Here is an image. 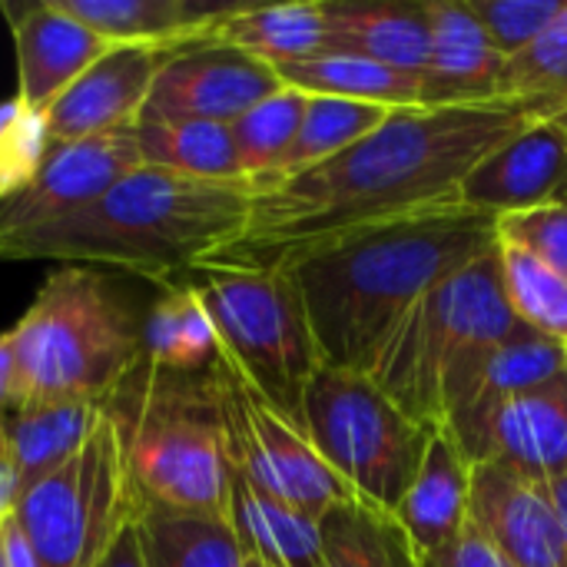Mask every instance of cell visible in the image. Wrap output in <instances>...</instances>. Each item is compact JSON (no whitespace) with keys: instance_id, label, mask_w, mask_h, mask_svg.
Listing matches in <instances>:
<instances>
[{"instance_id":"9a60e30c","label":"cell","mask_w":567,"mask_h":567,"mask_svg":"<svg viewBox=\"0 0 567 567\" xmlns=\"http://www.w3.org/2000/svg\"><path fill=\"white\" fill-rule=\"evenodd\" d=\"M468 522L512 567H565L548 488L502 462H482L472 468Z\"/></svg>"},{"instance_id":"836d02e7","label":"cell","mask_w":567,"mask_h":567,"mask_svg":"<svg viewBox=\"0 0 567 567\" xmlns=\"http://www.w3.org/2000/svg\"><path fill=\"white\" fill-rule=\"evenodd\" d=\"M50 146L47 113L30 110L17 96L0 103V199L17 196L40 173Z\"/></svg>"},{"instance_id":"4dcf8cb0","label":"cell","mask_w":567,"mask_h":567,"mask_svg":"<svg viewBox=\"0 0 567 567\" xmlns=\"http://www.w3.org/2000/svg\"><path fill=\"white\" fill-rule=\"evenodd\" d=\"M326 567H422L392 515L349 502L319 518Z\"/></svg>"},{"instance_id":"ac0fdd59","label":"cell","mask_w":567,"mask_h":567,"mask_svg":"<svg viewBox=\"0 0 567 567\" xmlns=\"http://www.w3.org/2000/svg\"><path fill=\"white\" fill-rule=\"evenodd\" d=\"M429 66L422 106H468L502 100L508 56L492 43L465 0H425Z\"/></svg>"},{"instance_id":"603a6c76","label":"cell","mask_w":567,"mask_h":567,"mask_svg":"<svg viewBox=\"0 0 567 567\" xmlns=\"http://www.w3.org/2000/svg\"><path fill=\"white\" fill-rule=\"evenodd\" d=\"M535 482L567 475V379L565 372L512 399L492 432V458Z\"/></svg>"},{"instance_id":"7bdbcfd3","label":"cell","mask_w":567,"mask_h":567,"mask_svg":"<svg viewBox=\"0 0 567 567\" xmlns=\"http://www.w3.org/2000/svg\"><path fill=\"white\" fill-rule=\"evenodd\" d=\"M545 488H548V498H551V508H555V518H558V532H561V548H565L567 567V475L545 482Z\"/></svg>"},{"instance_id":"d4e9b609","label":"cell","mask_w":567,"mask_h":567,"mask_svg":"<svg viewBox=\"0 0 567 567\" xmlns=\"http://www.w3.org/2000/svg\"><path fill=\"white\" fill-rule=\"evenodd\" d=\"M103 405L93 402H27L0 429L13 458L20 495L60 472L96 432Z\"/></svg>"},{"instance_id":"f35d334b","label":"cell","mask_w":567,"mask_h":567,"mask_svg":"<svg viewBox=\"0 0 567 567\" xmlns=\"http://www.w3.org/2000/svg\"><path fill=\"white\" fill-rule=\"evenodd\" d=\"M17 412V359H13V336L0 332V429Z\"/></svg>"},{"instance_id":"74e56055","label":"cell","mask_w":567,"mask_h":567,"mask_svg":"<svg viewBox=\"0 0 567 567\" xmlns=\"http://www.w3.org/2000/svg\"><path fill=\"white\" fill-rule=\"evenodd\" d=\"M422 567H512L498 548L468 522L455 542H449L442 551H435L429 561H422Z\"/></svg>"},{"instance_id":"ee69618b","label":"cell","mask_w":567,"mask_h":567,"mask_svg":"<svg viewBox=\"0 0 567 567\" xmlns=\"http://www.w3.org/2000/svg\"><path fill=\"white\" fill-rule=\"evenodd\" d=\"M0 567H10V565H7V542H3V522H0Z\"/></svg>"},{"instance_id":"277c9868","label":"cell","mask_w":567,"mask_h":567,"mask_svg":"<svg viewBox=\"0 0 567 567\" xmlns=\"http://www.w3.org/2000/svg\"><path fill=\"white\" fill-rule=\"evenodd\" d=\"M136 508L226 518L229 452L209 369H166L140 352L103 402Z\"/></svg>"},{"instance_id":"9c48e42d","label":"cell","mask_w":567,"mask_h":567,"mask_svg":"<svg viewBox=\"0 0 567 567\" xmlns=\"http://www.w3.org/2000/svg\"><path fill=\"white\" fill-rule=\"evenodd\" d=\"M136 512L120 439L103 412L90 442L17 498L13 522L37 567H100Z\"/></svg>"},{"instance_id":"83f0119b","label":"cell","mask_w":567,"mask_h":567,"mask_svg":"<svg viewBox=\"0 0 567 567\" xmlns=\"http://www.w3.org/2000/svg\"><path fill=\"white\" fill-rule=\"evenodd\" d=\"M136 146L143 166L179 173L189 179H246L223 123L206 120H140Z\"/></svg>"},{"instance_id":"d6986e66","label":"cell","mask_w":567,"mask_h":567,"mask_svg":"<svg viewBox=\"0 0 567 567\" xmlns=\"http://www.w3.org/2000/svg\"><path fill=\"white\" fill-rule=\"evenodd\" d=\"M472 468L475 465L462 455V449L449 435L439 432L432 439L412 488L392 512L395 525L405 532L419 561H429L435 551L455 542L458 532L468 525Z\"/></svg>"},{"instance_id":"7402d4cb","label":"cell","mask_w":567,"mask_h":567,"mask_svg":"<svg viewBox=\"0 0 567 567\" xmlns=\"http://www.w3.org/2000/svg\"><path fill=\"white\" fill-rule=\"evenodd\" d=\"M226 522L249 561L266 567H326L319 518L266 495L236 468L229 472Z\"/></svg>"},{"instance_id":"7c38bea8","label":"cell","mask_w":567,"mask_h":567,"mask_svg":"<svg viewBox=\"0 0 567 567\" xmlns=\"http://www.w3.org/2000/svg\"><path fill=\"white\" fill-rule=\"evenodd\" d=\"M276 90L282 83L259 56L219 40H199L163 56L140 120H206L229 126Z\"/></svg>"},{"instance_id":"6da1fadb","label":"cell","mask_w":567,"mask_h":567,"mask_svg":"<svg viewBox=\"0 0 567 567\" xmlns=\"http://www.w3.org/2000/svg\"><path fill=\"white\" fill-rule=\"evenodd\" d=\"M565 110L551 96L395 110L346 153L286 179L252 183L249 226L213 266L269 269L372 226L462 206V183L488 153Z\"/></svg>"},{"instance_id":"ffe728a7","label":"cell","mask_w":567,"mask_h":567,"mask_svg":"<svg viewBox=\"0 0 567 567\" xmlns=\"http://www.w3.org/2000/svg\"><path fill=\"white\" fill-rule=\"evenodd\" d=\"M66 13L86 23L113 47L179 50L209 40L216 23L236 3L203 0H60Z\"/></svg>"},{"instance_id":"7dc6e473","label":"cell","mask_w":567,"mask_h":567,"mask_svg":"<svg viewBox=\"0 0 567 567\" xmlns=\"http://www.w3.org/2000/svg\"><path fill=\"white\" fill-rule=\"evenodd\" d=\"M565 379H567V342H565Z\"/></svg>"},{"instance_id":"d6a6232c","label":"cell","mask_w":567,"mask_h":567,"mask_svg":"<svg viewBox=\"0 0 567 567\" xmlns=\"http://www.w3.org/2000/svg\"><path fill=\"white\" fill-rule=\"evenodd\" d=\"M498 269L515 319L555 342H567V279L522 249L498 243Z\"/></svg>"},{"instance_id":"5bb4252c","label":"cell","mask_w":567,"mask_h":567,"mask_svg":"<svg viewBox=\"0 0 567 567\" xmlns=\"http://www.w3.org/2000/svg\"><path fill=\"white\" fill-rule=\"evenodd\" d=\"M565 203L567 130L558 116L538 120L502 143L462 183V206L488 216H512Z\"/></svg>"},{"instance_id":"f6af8a7d","label":"cell","mask_w":567,"mask_h":567,"mask_svg":"<svg viewBox=\"0 0 567 567\" xmlns=\"http://www.w3.org/2000/svg\"><path fill=\"white\" fill-rule=\"evenodd\" d=\"M558 123H561V126L567 130V110H565V113H558Z\"/></svg>"},{"instance_id":"bcb514c9","label":"cell","mask_w":567,"mask_h":567,"mask_svg":"<svg viewBox=\"0 0 567 567\" xmlns=\"http://www.w3.org/2000/svg\"><path fill=\"white\" fill-rule=\"evenodd\" d=\"M246 567H266V565H259V561H249V558H246Z\"/></svg>"},{"instance_id":"2e32d148","label":"cell","mask_w":567,"mask_h":567,"mask_svg":"<svg viewBox=\"0 0 567 567\" xmlns=\"http://www.w3.org/2000/svg\"><path fill=\"white\" fill-rule=\"evenodd\" d=\"M17 47V100L47 113L103 53L113 50L100 33L63 10L60 0L0 7Z\"/></svg>"},{"instance_id":"8fae6325","label":"cell","mask_w":567,"mask_h":567,"mask_svg":"<svg viewBox=\"0 0 567 567\" xmlns=\"http://www.w3.org/2000/svg\"><path fill=\"white\" fill-rule=\"evenodd\" d=\"M140 163L136 126L53 143L40 173L17 196L0 199V249L90 209Z\"/></svg>"},{"instance_id":"3957f363","label":"cell","mask_w":567,"mask_h":567,"mask_svg":"<svg viewBox=\"0 0 567 567\" xmlns=\"http://www.w3.org/2000/svg\"><path fill=\"white\" fill-rule=\"evenodd\" d=\"M249 179H189L140 163L90 209L3 246L0 262L113 266L169 286L236 246L249 226Z\"/></svg>"},{"instance_id":"d590c367","label":"cell","mask_w":567,"mask_h":567,"mask_svg":"<svg viewBox=\"0 0 567 567\" xmlns=\"http://www.w3.org/2000/svg\"><path fill=\"white\" fill-rule=\"evenodd\" d=\"M465 3L508 60L525 53L565 7V0H465Z\"/></svg>"},{"instance_id":"5b68a950","label":"cell","mask_w":567,"mask_h":567,"mask_svg":"<svg viewBox=\"0 0 567 567\" xmlns=\"http://www.w3.org/2000/svg\"><path fill=\"white\" fill-rule=\"evenodd\" d=\"M518 326L495 249L429 289L392 329L369 375L415 422L442 432L458 392Z\"/></svg>"},{"instance_id":"ab89813d","label":"cell","mask_w":567,"mask_h":567,"mask_svg":"<svg viewBox=\"0 0 567 567\" xmlns=\"http://www.w3.org/2000/svg\"><path fill=\"white\" fill-rule=\"evenodd\" d=\"M100 567H146V561H143V545H140V525H136V518L123 528V535L116 538V545L110 548V555L100 561Z\"/></svg>"},{"instance_id":"44dd1931","label":"cell","mask_w":567,"mask_h":567,"mask_svg":"<svg viewBox=\"0 0 567 567\" xmlns=\"http://www.w3.org/2000/svg\"><path fill=\"white\" fill-rule=\"evenodd\" d=\"M336 53H359L392 70L425 76L429 13L425 0H322Z\"/></svg>"},{"instance_id":"f546056e","label":"cell","mask_w":567,"mask_h":567,"mask_svg":"<svg viewBox=\"0 0 567 567\" xmlns=\"http://www.w3.org/2000/svg\"><path fill=\"white\" fill-rule=\"evenodd\" d=\"M392 113L395 110L379 106V103L336 100V96H309L306 100V113H302L299 136H296L292 150L286 153L282 166L272 176L256 179V183L286 179V176H296L302 169H312V166H319V163L346 153L349 146H355L359 140H365L369 133H375Z\"/></svg>"},{"instance_id":"30bf717a","label":"cell","mask_w":567,"mask_h":567,"mask_svg":"<svg viewBox=\"0 0 567 567\" xmlns=\"http://www.w3.org/2000/svg\"><path fill=\"white\" fill-rule=\"evenodd\" d=\"M229 465L266 495L322 518L355 502L346 482L322 462L306 429L269 405L219 352L213 362Z\"/></svg>"},{"instance_id":"cb8c5ba5","label":"cell","mask_w":567,"mask_h":567,"mask_svg":"<svg viewBox=\"0 0 567 567\" xmlns=\"http://www.w3.org/2000/svg\"><path fill=\"white\" fill-rule=\"evenodd\" d=\"M209 40L229 43L259 56L262 63L286 66L299 60H316L336 53L332 27L326 17L322 0H299V3H236L209 33Z\"/></svg>"},{"instance_id":"e575fe53","label":"cell","mask_w":567,"mask_h":567,"mask_svg":"<svg viewBox=\"0 0 567 567\" xmlns=\"http://www.w3.org/2000/svg\"><path fill=\"white\" fill-rule=\"evenodd\" d=\"M502 96H551L567 103V0L551 27L508 60Z\"/></svg>"},{"instance_id":"52a82bcc","label":"cell","mask_w":567,"mask_h":567,"mask_svg":"<svg viewBox=\"0 0 567 567\" xmlns=\"http://www.w3.org/2000/svg\"><path fill=\"white\" fill-rule=\"evenodd\" d=\"M186 282L216 329L219 355L269 405L302 425V399L322 369V352L289 269L206 266Z\"/></svg>"},{"instance_id":"e0dca14e","label":"cell","mask_w":567,"mask_h":567,"mask_svg":"<svg viewBox=\"0 0 567 567\" xmlns=\"http://www.w3.org/2000/svg\"><path fill=\"white\" fill-rule=\"evenodd\" d=\"M166 50L113 47L47 110L53 143H76L140 123Z\"/></svg>"},{"instance_id":"ba28073f","label":"cell","mask_w":567,"mask_h":567,"mask_svg":"<svg viewBox=\"0 0 567 567\" xmlns=\"http://www.w3.org/2000/svg\"><path fill=\"white\" fill-rule=\"evenodd\" d=\"M302 429L355 502L392 515L439 432L399 409L372 375L322 365L302 399Z\"/></svg>"},{"instance_id":"b9f144b4","label":"cell","mask_w":567,"mask_h":567,"mask_svg":"<svg viewBox=\"0 0 567 567\" xmlns=\"http://www.w3.org/2000/svg\"><path fill=\"white\" fill-rule=\"evenodd\" d=\"M3 542H7V565L37 567V561H33V551H30V545H27V538H23L20 525L13 522V515H10V518H3Z\"/></svg>"},{"instance_id":"8992f818","label":"cell","mask_w":567,"mask_h":567,"mask_svg":"<svg viewBox=\"0 0 567 567\" xmlns=\"http://www.w3.org/2000/svg\"><path fill=\"white\" fill-rule=\"evenodd\" d=\"M10 336L17 409L27 402L103 405L143 352V319L103 272L86 266L50 272Z\"/></svg>"},{"instance_id":"7a4b0ae2","label":"cell","mask_w":567,"mask_h":567,"mask_svg":"<svg viewBox=\"0 0 567 567\" xmlns=\"http://www.w3.org/2000/svg\"><path fill=\"white\" fill-rule=\"evenodd\" d=\"M498 249V216L449 206L372 226L282 262L296 279L322 365L369 375L405 312Z\"/></svg>"},{"instance_id":"f1b7e54d","label":"cell","mask_w":567,"mask_h":567,"mask_svg":"<svg viewBox=\"0 0 567 567\" xmlns=\"http://www.w3.org/2000/svg\"><path fill=\"white\" fill-rule=\"evenodd\" d=\"M163 289L166 292L143 319V355L166 369H209L216 362L219 339L196 289L186 279Z\"/></svg>"},{"instance_id":"8d00e7d4","label":"cell","mask_w":567,"mask_h":567,"mask_svg":"<svg viewBox=\"0 0 567 567\" xmlns=\"http://www.w3.org/2000/svg\"><path fill=\"white\" fill-rule=\"evenodd\" d=\"M498 243L528 252L567 279V203L498 216Z\"/></svg>"},{"instance_id":"484cf974","label":"cell","mask_w":567,"mask_h":567,"mask_svg":"<svg viewBox=\"0 0 567 567\" xmlns=\"http://www.w3.org/2000/svg\"><path fill=\"white\" fill-rule=\"evenodd\" d=\"M282 86H292L306 96H336V100H362L389 110H415L422 106V80L385 63H375L359 53H326L316 60H299L276 66Z\"/></svg>"},{"instance_id":"60d3db41","label":"cell","mask_w":567,"mask_h":567,"mask_svg":"<svg viewBox=\"0 0 567 567\" xmlns=\"http://www.w3.org/2000/svg\"><path fill=\"white\" fill-rule=\"evenodd\" d=\"M17 498H20V488H17V472H13V458H10L7 439H3V432H0V522L13 515V508H17Z\"/></svg>"},{"instance_id":"4316f807","label":"cell","mask_w":567,"mask_h":567,"mask_svg":"<svg viewBox=\"0 0 567 567\" xmlns=\"http://www.w3.org/2000/svg\"><path fill=\"white\" fill-rule=\"evenodd\" d=\"M136 525L146 567H246L233 525L219 515L140 508Z\"/></svg>"},{"instance_id":"1f68e13d","label":"cell","mask_w":567,"mask_h":567,"mask_svg":"<svg viewBox=\"0 0 567 567\" xmlns=\"http://www.w3.org/2000/svg\"><path fill=\"white\" fill-rule=\"evenodd\" d=\"M306 100H309L306 93L282 86L272 96L259 100L252 110H246L236 123H229L239 169L246 179H252V183L266 179L282 166L286 153L292 150L296 136H299Z\"/></svg>"},{"instance_id":"4fadbf2b","label":"cell","mask_w":567,"mask_h":567,"mask_svg":"<svg viewBox=\"0 0 567 567\" xmlns=\"http://www.w3.org/2000/svg\"><path fill=\"white\" fill-rule=\"evenodd\" d=\"M565 372V342H555L528 326H518L508 342H502L482 369L468 379V385L452 402L442 435H449L472 465L492 458V432L502 409L558 379Z\"/></svg>"}]
</instances>
